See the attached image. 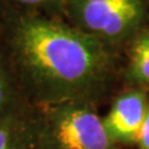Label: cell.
I'll return each instance as SVG.
<instances>
[{
    "mask_svg": "<svg viewBox=\"0 0 149 149\" xmlns=\"http://www.w3.org/2000/svg\"><path fill=\"white\" fill-rule=\"evenodd\" d=\"M9 39L24 66L46 86L73 95L97 83L106 72L107 45L70 22L24 13L9 25Z\"/></svg>",
    "mask_w": 149,
    "mask_h": 149,
    "instance_id": "obj_1",
    "label": "cell"
},
{
    "mask_svg": "<svg viewBox=\"0 0 149 149\" xmlns=\"http://www.w3.org/2000/svg\"><path fill=\"white\" fill-rule=\"evenodd\" d=\"M149 0H65L61 14L106 45L132 40L144 26Z\"/></svg>",
    "mask_w": 149,
    "mask_h": 149,
    "instance_id": "obj_2",
    "label": "cell"
},
{
    "mask_svg": "<svg viewBox=\"0 0 149 149\" xmlns=\"http://www.w3.org/2000/svg\"><path fill=\"white\" fill-rule=\"evenodd\" d=\"M51 137L57 149H111L103 119L92 111L68 107L56 113Z\"/></svg>",
    "mask_w": 149,
    "mask_h": 149,
    "instance_id": "obj_3",
    "label": "cell"
},
{
    "mask_svg": "<svg viewBox=\"0 0 149 149\" xmlns=\"http://www.w3.org/2000/svg\"><path fill=\"white\" fill-rule=\"evenodd\" d=\"M148 100L143 92L124 93L116 100L107 117L103 119L106 132L112 142H137Z\"/></svg>",
    "mask_w": 149,
    "mask_h": 149,
    "instance_id": "obj_4",
    "label": "cell"
},
{
    "mask_svg": "<svg viewBox=\"0 0 149 149\" xmlns=\"http://www.w3.org/2000/svg\"><path fill=\"white\" fill-rule=\"evenodd\" d=\"M128 73L134 82L149 83V26H144L130 40Z\"/></svg>",
    "mask_w": 149,
    "mask_h": 149,
    "instance_id": "obj_5",
    "label": "cell"
},
{
    "mask_svg": "<svg viewBox=\"0 0 149 149\" xmlns=\"http://www.w3.org/2000/svg\"><path fill=\"white\" fill-rule=\"evenodd\" d=\"M17 8L26 9V13H61L65 0H5Z\"/></svg>",
    "mask_w": 149,
    "mask_h": 149,
    "instance_id": "obj_6",
    "label": "cell"
},
{
    "mask_svg": "<svg viewBox=\"0 0 149 149\" xmlns=\"http://www.w3.org/2000/svg\"><path fill=\"white\" fill-rule=\"evenodd\" d=\"M0 149H19L15 133L5 124H0Z\"/></svg>",
    "mask_w": 149,
    "mask_h": 149,
    "instance_id": "obj_7",
    "label": "cell"
},
{
    "mask_svg": "<svg viewBox=\"0 0 149 149\" xmlns=\"http://www.w3.org/2000/svg\"><path fill=\"white\" fill-rule=\"evenodd\" d=\"M137 143L139 146V149H149V102L147 104V111L137 138Z\"/></svg>",
    "mask_w": 149,
    "mask_h": 149,
    "instance_id": "obj_8",
    "label": "cell"
},
{
    "mask_svg": "<svg viewBox=\"0 0 149 149\" xmlns=\"http://www.w3.org/2000/svg\"><path fill=\"white\" fill-rule=\"evenodd\" d=\"M8 100H9V85L6 81V76L1 68V65H0V111L6 104Z\"/></svg>",
    "mask_w": 149,
    "mask_h": 149,
    "instance_id": "obj_9",
    "label": "cell"
}]
</instances>
